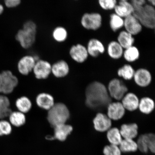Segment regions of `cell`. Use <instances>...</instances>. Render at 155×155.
I'll return each instance as SVG.
<instances>
[{
	"mask_svg": "<svg viewBox=\"0 0 155 155\" xmlns=\"http://www.w3.org/2000/svg\"><path fill=\"white\" fill-rule=\"evenodd\" d=\"M85 104L89 108L101 109L111 102V97L105 85L98 81L89 84L85 91Z\"/></svg>",
	"mask_w": 155,
	"mask_h": 155,
	"instance_id": "cell-1",
	"label": "cell"
},
{
	"mask_svg": "<svg viewBox=\"0 0 155 155\" xmlns=\"http://www.w3.org/2000/svg\"><path fill=\"white\" fill-rule=\"evenodd\" d=\"M133 15L147 28L154 29L155 26V10L154 6L147 4L144 0H133Z\"/></svg>",
	"mask_w": 155,
	"mask_h": 155,
	"instance_id": "cell-2",
	"label": "cell"
},
{
	"mask_svg": "<svg viewBox=\"0 0 155 155\" xmlns=\"http://www.w3.org/2000/svg\"><path fill=\"white\" fill-rule=\"evenodd\" d=\"M37 26L32 20H28L23 24L22 28L19 29L15 35V39L21 47L27 49L34 45L36 40Z\"/></svg>",
	"mask_w": 155,
	"mask_h": 155,
	"instance_id": "cell-3",
	"label": "cell"
},
{
	"mask_svg": "<svg viewBox=\"0 0 155 155\" xmlns=\"http://www.w3.org/2000/svg\"><path fill=\"white\" fill-rule=\"evenodd\" d=\"M70 116L68 108L61 103L55 104L48 110L47 119L50 124L54 127L58 125L66 124Z\"/></svg>",
	"mask_w": 155,
	"mask_h": 155,
	"instance_id": "cell-4",
	"label": "cell"
},
{
	"mask_svg": "<svg viewBox=\"0 0 155 155\" xmlns=\"http://www.w3.org/2000/svg\"><path fill=\"white\" fill-rule=\"evenodd\" d=\"M18 83V78L11 71L7 70L0 73V93L5 94H11Z\"/></svg>",
	"mask_w": 155,
	"mask_h": 155,
	"instance_id": "cell-5",
	"label": "cell"
},
{
	"mask_svg": "<svg viewBox=\"0 0 155 155\" xmlns=\"http://www.w3.org/2000/svg\"><path fill=\"white\" fill-rule=\"evenodd\" d=\"M102 17L98 13H85L81 19V24L84 28L95 31L102 26Z\"/></svg>",
	"mask_w": 155,
	"mask_h": 155,
	"instance_id": "cell-6",
	"label": "cell"
},
{
	"mask_svg": "<svg viewBox=\"0 0 155 155\" xmlns=\"http://www.w3.org/2000/svg\"><path fill=\"white\" fill-rule=\"evenodd\" d=\"M107 89L111 98L117 101L121 100L128 91L127 86L117 78L112 79L110 81Z\"/></svg>",
	"mask_w": 155,
	"mask_h": 155,
	"instance_id": "cell-7",
	"label": "cell"
},
{
	"mask_svg": "<svg viewBox=\"0 0 155 155\" xmlns=\"http://www.w3.org/2000/svg\"><path fill=\"white\" fill-rule=\"evenodd\" d=\"M137 143V149L141 152L147 153L149 150L155 152V137L154 134L150 133L141 135L138 137Z\"/></svg>",
	"mask_w": 155,
	"mask_h": 155,
	"instance_id": "cell-8",
	"label": "cell"
},
{
	"mask_svg": "<svg viewBox=\"0 0 155 155\" xmlns=\"http://www.w3.org/2000/svg\"><path fill=\"white\" fill-rule=\"evenodd\" d=\"M32 72L38 79H47L51 73V64L46 60L39 59L36 62Z\"/></svg>",
	"mask_w": 155,
	"mask_h": 155,
	"instance_id": "cell-9",
	"label": "cell"
},
{
	"mask_svg": "<svg viewBox=\"0 0 155 155\" xmlns=\"http://www.w3.org/2000/svg\"><path fill=\"white\" fill-rule=\"evenodd\" d=\"M36 61V58L33 56L26 55L23 56L19 60L17 63V69L19 72L22 75H28L32 72Z\"/></svg>",
	"mask_w": 155,
	"mask_h": 155,
	"instance_id": "cell-10",
	"label": "cell"
},
{
	"mask_svg": "<svg viewBox=\"0 0 155 155\" xmlns=\"http://www.w3.org/2000/svg\"><path fill=\"white\" fill-rule=\"evenodd\" d=\"M69 54L71 59L79 63H84L89 56L86 47L80 44L71 46L70 48Z\"/></svg>",
	"mask_w": 155,
	"mask_h": 155,
	"instance_id": "cell-11",
	"label": "cell"
},
{
	"mask_svg": "<svg viewBox=\"0 0 155 155\" xmlns=\"http://www.w3.org/2000/svg\"><path fill=\"white\" fill-rule=\"evenodd\" d=\"M93 123L95 130L100 132L107 131L111 127V120L107 115L100 112L96 114Z\"/></svg>",
	"mask_w": 155,
	"mask_h": 155,
	"instance_id": "cell-12",
	"label": "cell"
},
{
	"mask_svg": "<svg viewBox=\"0 0 155 155\" xmlns=\"http://www.w3.org/2000/svg\"><path fill=\"white\" fill-rule=\"evenodd\" d=\"M124 27L126 31L133 36L140 33L143 28L140 22L133 14L124 18Z\"/></svg>",
	"mask_w": 155,
	"mask_h": 155,
	"instance_id": "cell-13",
	"label": "cell"
},
{
	"mask_svg": "<svg viewBox=\"0 0 155 155\" xmlns=\"http://www.w3.org/2000/svg\"><path fill=\"white\" fill-rule=\"evenodd\" d=\"M107 107V115L111 120H119L125 115L126 110L121 102H111Z\"/></svg>",
	"mask_w": 155,
	"mask_h": 155,
	"instance_id": "cell-14",
	"label": "cell"
},
{
	"mask_svg": "<svg viewBox=\"0 0 155 155\" xmlns=\"http://www.w3.org/2000/svg\"><path fill=\"white\" fill-rule=\"evenodd\" d=\"M133 79L137 86L145 87L150 84L152 80V76L148 70L141 68L135 71Z\"/></svg>",
	"mask_w": 155,
	"mask_h": 155,
	"instance_id": "cell-15",
	"label": "cell"
},
{
	"mask_svg": "<svg viewBox=\"0 0 155 155\" xmlns=\"http://www.w3.org/2000/svg\"><path fill=\"white\" fill-rule=\"evenodd\" d=\"M69 71V66L65 60H59L51 65V73L57 78L67 76Z\"/></svg>",
	"mask_w": 155,
	"mask_h": 155,
	"instance_id": "cell-16",
	"label": "cell"
},
{
	"mask_svg": "<svg viewBox=\"0 0 155 155\" xmlns=\"http://www.w3.org/2000/svg\"><path fill=\"white\" fill-rule=\"evenodd\" d=\"M89 55L96 58L103 54L105 48L104 45L100 40L96 38H92L89 41L86 47Z\"/></svg>",
	"mask_w": 155,
	"mask_h": 155,
	"instance_id": "cell-17",
	"label": "cell"
},
{
	"mask_svg": "<svg viewBox=\"0 0 155 155\" xmlns=\"http://www.w3.org/2000/svg\"><path fill=\"white\" fill-rule=\"evenodd\" d=\"M139 100L138 97L133 93H127L121 100V103L125 110L130 111L138 109Z\"/></svg>",
	"mask_w": 155,
	"mask_h": 155,
	"instance_id": "cell-18",
	"label": "cell"
},
{
	"mask_svg": "<svg viewBox=\"0 0 155 155\" xmlns=\"http://www.w3.org/2000/svg\"><path fill=\"white\" fill-rule=\"evenodd\" d=\"M114 9L116 15L124 18L133 14V7L131 2L121 0L117 3Z\"/></svg>",
	"mask_w": 155,
	"mask_h": 155,
	"instance_id": "cell-19",
	"label": "cell"
},
{
	"mask_svg": "<svg viewBox=\"0 0 155 155\" xmlns=\"http://www.w3.org/2000/svg\"><path fill=\"white\" fill-rule=\"evenodd\" d=\"M54 128L53 138L62 141L66 140L68 136L71 134L73 130L72 126L66 124L58 125Z\"/></svg>",
	"mask_w": 155,
	"mask_h": 155,
	"instance_id": "cell-20",
	"label": "cell"
},
{
	"mask_svg": "<svg viewBox=\"0 0 155 155\" xmlns=\"http://www.w3.org/2000/svg\"><path fill=\"white\" fill-rule=\"evenodd\" d=\"M120 130L124 139H133L138 135V126L135 123L123 124Z\"/></svg>",
	"mask_w": 155,
	"mask_h": 155,
	"instance_id": "cell-21",
	"label": "cell"
},
{
	"mask_svg": "<svg viewBox=\"0 0 155 155\" xmlns=\"http://www.w3.org/2000/svg\"><path fill=\"white\" fill-rule=\"evenodd\" d=\"M36 103L39 107L48 111L55 104L53 97L51 95L45 93L38 95L36 97Z\"/></svg>",
	"mask_w": 155,
	"mask_h": 155,
	"instance_id": "cell-22",
	"label": "cell"
},
{
	"mask_svg": "<svg viewBox=\"0 0 155 155\" xmlns=\"http://www.w3.org/2000/svg\"><path fill=\"white\" fill-rule=\"evenodd\" d=\"M107 53L110 58L114 59H118L123 56L124 48L117 41H112L108 44Z\"/></svg>",
	"mask_w": 155,
	"mask_h": 155,
	"instance_id": "cell-23",
	"label": "cell"
},
{
	"mask_svg": "<svg viewBox=\"0 0 155 155\" xmlns=\"http://www.w3.org/2000/svg\"><path fill=\"white\" fill-rule=\"evenodd\" d=\"M117 41L124 49H125L133 46L135 39L132 35L125 30L123 31L120 32L118 35Z\"/></svg>",
	"mask_w": 155,
	"mask_h": 155,
	"instance_id": "cell-24",
	"label": "cell"
},
{
	"mask_svg": "<svg viewBox=\"0 0 155 155\" xmlns=\"http://www.w3.org/2000/svg\"><path fill=\"white\" fill-rule=\"evenodd\" d=\"M154 107L153 100L149 97H144L139 100L138 108L143 114H150L153 111Z\"/></svg>",
	"mask_w": 155,
	"mask_h": 155,
	"instance_id": "cell-25",
	"label": "cell"
},
{
	"mask_svg": "<svg viewBox=\"0 0 155 155\" xmlns=\"http://www.w3.org/2000/svg\"><path fill=\"white\" fill-rule=\"evenodd\" d=\"M107 132V137L110 144L119 146L123 139L120 129L117 127H111Z\"/></svg>",
	"mask_w": 155,
	"mask_h": 155,
	"instance_id": "cell-26",
	"label": "cell"
},
{
	"mask_svg": "<svg viewBox=\"0 0 155 155\" xmlns=\"http://www.w3.org/2000/svg\"><path fill=\"white\" fill-rule=\"evenodd\" d=\"M10 106V102L8 98L3 95H0V119L9 117L12 112Z\"/></svg>",
	"mask_w": 155,
	"mask_h": 155,
	"instance_id": "cell-27",
	"label": "cell"
},
{
	"mask_svg": "<svg viewBox=\"0 0 155 155\" xmlns=\"http://www.w3.org/2000/svg\"><path fill=\"white\" fill-rule=\"evenodd\" d=\"M8 117L10 123L15 127H21L26 123V118L25 114L18 111L12 112Z\"/></svg>",
	"mask_w": 155,
	"mask_h": 155,
	"instance_id": "cell-28",
	"label": "cell"
},
{
	"mask_svg": "<svg viewBox=\"0 0 155 155\" xmlns=\"http://www.w3.org/2000/svg\"><path fill=\"white\" fill-rule=\"evenodd\" d=\"M140 55L138 48L133 45L126 48L124 51L123 56L126 61L131 63L138 60Z\"/></svg>",
	"mask_w": 155,
	"mask_h": 155,
	"instance_id": "cell-29",
	"label": "cell"
},
{
	"mask_svg": "<svg viewBox=\"0 0 155 155\" xmlns=\"http://www.w3.org/2000/svg\"><path fill=\"white\" fill-rule=\"evenodd\" d=\"M15 106L18 111L25 114L30 111L32 107V104L28 98L23 96L16 100Z\"/></svg>",
	"mask_w": 155,
	"mask_h": 155,
	"instance_id": "cell-30",
	"label": "cell"
},
{
	"mask_svg": "<svg viewBox=\"0 0 155 155\" xmlns=\"http://www.w3.org/2000/svg\"><path fill=\"white\" fill-rule=\"evenodd\" d=\"M119 146L121 152H135L138 150L137 142L132 139H123Z\"/></svg>",
	"mask_w": 155,
	"mask_h": 155,
	"instance_id": "cell-31",
	"label": "cell"
},
{
	"mask_svg": "<svg viewBox=\"0 0 155 155\" xmlns=\"http://www.w3.org/2000/svg\"><path fill=\"white\" fill-rule=\"evenodd\" d=\"M135 71L132 66L129 64L124 65L117 71L119 76L125 80L129 81L133 78Z\"/></svg>",
	"mask_w": 155,
	"mask_h": 155,
	"instance_id": "cell-32",
	"label": "cell"
},
{
	"mask_svg": "<svg viewBox=\"0 0 155 155\" xmlns=\"http://www.w3.org/2000/svg\"><path fill=\"white\" fill-rule=\"evenodd\" d=\"M68 36L67 29L63 26L56 27L52 32V36L54 39L60 43L65 41L67 40Z\"/></svg>",
	"mask_w": 155,
	"mask_h": 155,
	"instance_id": "cell-33",
	"label": "cell"
},
{
	"mask_svg": "<svg viewBox=\"0 0 155 155\" xmlns=\"http://www.w3.org/2000/svg\"><path fill=\"white\" fill-rule=\"evenodd\" d=\"M110 25L114 32L117 31L124 27V18L115 13H112L110 16Z\"/></svg>",
	"mask_w": 155,
	"mask_h": 155,
	"instance_id": "cell-34",
	"label": "cell"
},
{
	"mask_svg": "<svg viewBox=\"0 0 155 155\" xmlns=\"http://www.w3.org/2000/svg\"><path fill=\"white\" fill-rule=\"evenodd\" d=\"M12 131V127L9 122L5 120L0 121V136L9 135Z\"/></svg>",
	"mask_w": 155,
	"mask_h": 155,
	"instance_id": "cell-35",
	"label": "cell"
},
{
	"mask_svg": "<svg viewBox=\"0 0 155 155\" xmlns=\"http://www.w3.org/2000/svg\"><path fill=\"white\" fill-rule=\"evenodd\" d=\"M103 153L104 155H121V153L119 146L112 144L104 147Z\"/></svg>",
	"mask_w": 155,
	"mask_h": 155,
	"instance_id": "cell-36",
	"label": "cell"
},
{
	"mask_svg": "<svg viewBox=\"0 0 155 155\" xmlns=\"http://www.w3.org/2000/svg\"><path fill=\"white\" fill-rule=\"evenodd\" d=\"M117 2L116 0H100L98 4L102 8L105 10L114 9Z\"/></svg>",
	"mask_w": 155,
	"mask_h": 155,
	"instance_id": "cell-37",
	"label": "cell"
},
{
	"mask_svg": "<svg viewBox=\"0 0 155 155\" xmlns=\"http://www.w3.org/2000/svg\"><path fill=\"white\" fill-rule=\"evenodd\" d=\"M5 4L9 8H13L18 6L21 3L20 0H5Z\"/></svg>",
	"mask_w": 155,
	"mask_h": 155,
	"instance_id": "cell-38",
	"label": "cell"
},
{
	"mask_svg": "<svg viewBox=\"0 0 155 155\" xmlns=\"http://www.w3.org/2000/svg\"><path fill=\"white\" fill-rule=\"evenodd\" d=\"M150 3V4L154 6H155V1L154 0H150V1H148Z\"/></svg>",
	"mask_w": 155,
	"mask_h": 155,
	"instance_id": "cell-39",
	"label": "cell"
},
{
	"mask_svg": "<svg viewBox=\"0 0 155 155\" xmlns=\"http://www.w3.org/2000/svg\"><path fill=\"white\" fill-rule=\"evenodd\" d=\"M4 10L3 7L2 5L0 4V15L3 12Z\"/></svg>",
	"mask_w": 155,
	"mask_h": 155,
	"instance_id": "cell-40",
	"label": "cell"
}]
</instances>
